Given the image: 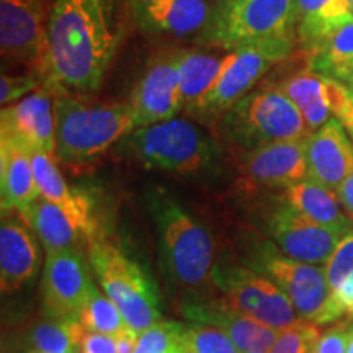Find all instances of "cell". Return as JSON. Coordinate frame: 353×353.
Returning <instances> with one entry per match:
<instances>
[{
  "label": "cell",
  "instance_id": "6da1fadb",
  "mask_svg": "<svg viewBox=\"0 0 353 353\" xmlns=\"http://www.w3.org/2000/svg\"><path fill=\"white\" fill-rule=\"evenodd\" d=\"M123 33V0H52L39 70L43 87L52 94L95 92Z\"/></svg>",
  "mask_w": 353,
  "mask_h": 353
},
{
  "label": "cell",
  "instance_id": "7a4b0ae2",
  "mask_svg": "<svg viewBox=\"0 0 353 353\" xmlns=\"http://www.w3.org/2000/svg\"><path fill=\"white\" fill-rule=\"evenodd\" d=\"M145 205L156 228L162 272L174 290L187 294L183 303L216 298L213 275L218 262L211 232L165 190H151Z\"/></svg>",
  "mask_w": 353,
  "mask_h": 353
},
{
  "label": "cell",
  "instance_id": "3957f363",
  "mask_svg": "<svg viewBox=\"0 0 353 353\" xmlns=\"http://www.w3.org/2000/svg\"><path fill=\"white\" fill-rule=\"evenodd\" d=\"M56 159L74 170L95 164L136 130L130 103H83L68 92H54Z\"/></svg>",
  "mask_w": 353,
  "mask_h": 353
},
{
  "label": "cell",
  "instance_id": "277c9868",
  "mask_svg": "<svg viewBox=\"0 0 353 353\" xmlns=\"http://www.w3.org/2000/svg\"><path fill=\"white\" fill-rule=\"evenodd\" d=\"M120 149L144 169L192 179L214 174L223 157L213 136L185 118L138 128Z\"/></svg>",
  "mask_w": 353,
  "mask_h": 353
},
{
  "label": "cell",
  "instance_id": "5b68a950",
  "mask_svg": "<svg viewBox=\"0 0 353 353\" xmlns=\"http://www.w3.org/2000/svg\"><path fill=\"white\" fill-rule=\"evenodd\" d=\"M219 132L236 157L311 134L296 105L278 85H263L241 99L219 118Z\"/></svg>",
  "mask_w": 353,
  "mask_h": 353
},
{
  "label": "cell",
  "instance_id": "8992f818",
  "mask_svg": "<svg viewBox=\"0 0 353 353\" xmlns=\"http://www.w3.org/2000/svg\"><path fill=\"white\" fill-rule=\"evenodd\" d=\"M87 257L100 288L117 304L131 329L141 334L162 321L157 286L136 260L108 237L92 242Z\"/></svg>",
  "mask_w": 353,
  "mask_h": 353
},
{
  "label": "cell",
  "instance_id": "52a82bcc",
  "mask_svg": "<svg viewBox=\"0 0 353 353\" xmlns=\"http://www.w3.org/2000/svg\"><path fill=\"white\" fill-rule=\"evenodd\" d=\"M200 41L205 46L236 50L262 41L296 43V0H236L219 6Z\"/></svg>",
  "mask_w": 353,
  "mask_h": 353
},
{
  "label": "cell",
  "instance_id": "ba28073f",
  "mask_svg": "<svg viewBox=\"0 0 353 353\" xmlns=\"http://www.w3.org/2000/svg\"><path fill=\"white\" fill-rule=\"evenodd\" d=\"M241 249L242 265L270 278L278 288L285 291L299 319L317 324L330 294L324 268L288 257L270 239L262 236L249 237Z\"/></svg>",
  "mask_w": 353,
  "mask_h": 353
},
{
  "label": "cell",
  "instance_id": "9c48e42d",
  "mask_svg": "<svg viewBox=\"0 0 353 353\" xmlns=\"http://www.w3.org/2000/svg\"><path fill=\"white\" fill-rule=\"evenodd\" d=\"M293 51V41H262L236 48L231 63L226 65L213 90L203 101L196 120L223 117L229 108L252 92L255 83L273 65L290 57Z\"/></svg>",
  "mask_w": 353,
  "mask_h": 353
},
{
  "label": "cell",
  "instance_id": "30bf717a",
  "mask_svg": "<svg viewBox=\"0 0 353 353\" xmlns=\"http://www.w3.org/2000/svg\"><path fill=\"white\" fill-rule=\"evenodd\" d=\"M259 224L265 237L285 255L312 265L327 262L342 237L347 236L306 218L288 205L281 195L273 196L270 203L265 205Z\"/></svg>",
  "mask_w": 353,
  "mask_h": 353
},
{
  "label": "cell",
  "instance_id": "8fae6325",
  "mask_svg": "<svg viewBox=\"0 0 353 353\" xmlns=\"http://www.w3.org/2000/svg\"><path fill=\"white\" fill-rule=\"evenodd\" d=\"M52 0H0V51L8 68L41 70Z\"/></svg>",
  "mask_w": 353,
  "mask_h": 353
},
{
  "label": "cell",
  "instance_id": "7c38bea8",
  "mask_svg": "<svg viewBox=\"0 0 353 353\" xmlns=\"http://www.w3.org/2000/svg\"><path fill=\"white\" fill-rule=\"evenodd\" d=\"M183 50H167L149 61L131 92L136 130L169 121L183 112L180 88V57Z\"/></svg>",
  "mask_w": 353,
  "mask_h": 353
},
{
  "label": "cell",
  "instance_id": "4fadbf2b",
  "mask_svg": "<svg viewBox=\"0 0 353 353\" xmlns=\"http://www.w3.org/2000/svg\"><path fill=\"white\" fill-rule=\"evenodd\" d=\"M296 105L309 131L314 132L329 120H339L353 139V92L345 83L303 69L278 83Z\"/></svg>",
  "mask_w": 353,
  "mask_h": 353
},
{
  "label": "cell",
  "instance_id": "5bb4252c",
  "mask_svg": "<svg viewBox=\"0 0 353 353\" xmlns=\"http://www.w3.org/2000/svg\"><path fill=\"white\" fill-rule=\"evenodd\" d=\"M95 290L83 252H48L41 280L44 316L50 319H79L82 307Z\"/></svg>",
  "mask_w": 353,
  "mask_h": 353
},
{
  "label": "cell",
  "instance_id": "9a60e30c",
  "mask_svg": "<svg viewBox=\"0 0 353 353\" xmlns=\"http://www.w3.org/2000/svg\"><path fill=\"white\" fill-rule=\"evenodd\" d=\"M144 32L174 38L201 39L213 23L219 3L210 0H128Z\"/></svg>",
  "mask_w": 353,
  "mask_h": 353
},
{
  "label": "cell",
  "instance_id": "2e32d148",
  "mask_svg": "<svg viewBox=\"0 0 353 353\" xmlns=\"http://www.w3.org/2000/svg\"><path fill=\"white\" fill-rule=\"evenodd\" d=\"M307 138L278 141L242 154L237 159L244 182L255 190H286L303 182L307 176Z\"/></svg>",
  "mask_w": 353,
  "mask_h": 353
},
{
  "label": "cell",
  "instance_id": "e0dca14e",
  "mask_svg": "<svg viewBox=\"0 0 353 353\" xmlns=\"http://www.w3.org/2000/svg\"><path fill=\"white\" fill-rule=\"evenodd\" d=\"M0 138H10L30 152H46L56 157V118L52 92L39 87L2 108Z\"/></svg>",
  "mask_w": 353,
  "mask_h": 353
},
{
  "label": "cell",
  "instance_id": "ac0fdd59",
  "mask_svg": "<svg viewBox=\"0 0 353 353\" xmlns=\"http://www.w3.org/2000/svg\"><path fill=\"white\" fill-rule=\"evenodd\" d=\"M32 164L41 196L54 203L57 208L68 214V218L82 232L88 245L97 239L107 237L99 223L92 196L85 190L69 187L61 170L57 169L54 156H50L46 152H32Z\"/></svg>",
  "mask_w": 353,
  "mask_h": 353
},
{
  "label": "cell",
  "instance_id": "d6986e66",
  "mask_svg": "<svg viewBox=\"0 0 353 353\" xmlns=\"http://www.w3.org/2000/svg\"><path fill=\"white\" fill-rule=\"evenodd\" d=\"M38 241L20 213L10 211L3 214L0 226V286L3 293H15L37 275Z\"/></svg>",
  "mask_w": 353,
  "mask_h": 353
},
{
  "label": "cell",
  "instance_id": "ffe728a7",
  "mask_svg": "<svg viewBox=\"0 0 353 353\" xmlns=\"http://www.w3.org/2000/svg\"><path fill=\"white\" fill-rule=\"evenodd\" d=\"M307 179L334 192L353 172V139L339 120L311 132L306 143Z\"/></svg>",
  "mask_w": 353,
  "mask_h": 353
},
{
  "label": "cell",
  "instance_id": "44dd1931",
  "mask_svg": "<svg viewBox=\"0 0 353 353\" xmlns=\"http://www.w3.org/2000/svg\"><path fill=\"white\" fill-rule=\"evenodd\" d=\"M182 316L190 322L213 325L224 330L232 339L241 353L268 352L275 342L278 330L263 325L254 317L242 314L226 306L216 296L198 303H183Z\"/></svg>",
  "mask_w": 353,
  "mask_h": 353
},
{
  "label": "cell",
  "instance_id": "7402d4cb",
  "mask_svg": "<svg viewBox=\"0 0 353 353\" xmlns=\"http://www.w3.org/2000/svg\"><path fill=\"white\" fill-rule=\"evenodd\" d=\"M0 192L2 214L21 213L41 196L34 179L32 152L17 141L0 138Z\"/></svg>",
  "mask_w": 353,
  "mask_h": 353
},
{
  "label": "cell",
  "instance_id": "603a6c76",
  "mask_svg": "<svg viewBox=\"0 0 353 353\" xmlns=\"http://www.w3.org/2000/svg\"><path fill=\"white\" fill-rule=\"evenodd\" d=\"M234 50L213 48L211 51L183 50L180 57V88L183 113L196 118L206 97L226 65L231 63Z\"/></svg>",
  "mask_w": 353,
  "mask_h": 353
},
{
  "label": "cell",
  "instance_id": "cb8c5ba5",
  "mask_svg": "<svg viewBox=\"0 0 353 353\" xmlns=\"http://www.w3.org/2000/svg\"><path fill=\"white\" fill-rule=\"evenodd\" d=\"M213 283L226 306L254 317L273 281L241 262H221L216 265Z\"/></svg>",
  "mask_w": 353,
  "mask_h": 353
},
{
  "label": "cell",
  "instance_id": "d4e9b609",
  "mask_svg": "<svg viewBox=\"0 0 353 353\" xmlns=\"http://www.w3.org/2000/svg\"><path fill=\"white\" fill-rule=\"evenodd\" d=\"M280 195L294 210H298L299 213L321 226L342 234L353 231V221L343 211L337 192L307 179V176L303 182L283 190Z\"/></svg>",
  "mask_w": 353,
  "mask_h": 353
},
{
  "label": "cell",
  "instance_id": "484cf974",
  "mask_svg": "<svg viewBox=\"0 0 353 353\" xmlns=\"http://www.w3.org/2000/svg\"><path fill=\"white\" fill-rule=\"evenodd\" d=\"M350 21V0H296V39L304 54Z\"/></svg>",
  "mask_w": 353,
  "mask_h": 353
},
{
  "label": "cell",
  "instance_id": "4316f807",
  "mask_svg": "<svg viewBox=\"0 0 353 353\" xmlns=\"http://www.w3.org/2000/svg\"><path fill=\"white\" fill-rule=\"evenodd\" d=\"M21 218L32 226L39 242L46 247L48 252L57 250H81L87 252V241L76 224L68 218L63 210L57 208L54 203L39 196L25 211Z\"/></svg>",
  "mask_w": 353,
  "mask_h": 353
},
{
  "label": "cell",
  "instance_id": "83f0119b",
  "mask_svg": "<svg viewBox=\"0 0 353 353\" xmlns=\"http://www.w3.org/2000/svg\"><path fill=\"white\" fill-rule=\"evenodd\" d=\"M307 69L348 83L353 79V21L335 30L306 54Z\"/></svg>",
  "mask_w": 353,
  "mask_h": 353
},
{
  "label": "cell",
  "instance_id": "f1b7e54d",
  "mask_svg": "<svg viewBox=\"0 0 353 353\" xmlns=\"http://www.w3.org/2000/svg\"><path fill=\"white\" fill-rule=\"evenodd\" d=\"M87 330L79 319H50L39 322L28 334V350L39 353H72L81 350Z\"/></svg>",
  "mask_w": 353,
  "mask_h": 353
},
{
  "label": "cell",
  "instance_id": "f546056e",
  "mask_svg": "<svg viewBox=\"0 0 353 353\" xmlns=\"http://www.w3.org/2000/svg\"><path fill=\"white\" fill-rule=\"evenodd\" d=\"M79 322L88 332L110 335V337L118 335L128 325L117 304L99 288L92 293L85 306L82 307Z\"/></svg>",
  "mask_w": 353,
  "mask_h": 353
},
{
  "label": "cell",
  "instance_id": "4dcf8cb0",
  "mask_svg": "<svg viewBox=\"0 0 353 353\" xmlns=\"http://www.w3.org/2000/svg\"><path fill=\"white\" fill-rule=\"evenodd\" d=\"M183 330V322L159 321L139 334L134 353H188Z\"/></svg>",
  "mask_w": 353,
  "mask_h": 353
},
{
  "label": "cell",
  "instance_id": "1f68e13d",
  "mask_svg": "<svg viewBox=\"0 0 353 353\" xmlns=\"http://www.w3.org/2000/svg\"><path fill=\"white\" fill-rule=\"evenodd\" d=\"M254 319L262 322L263 325H268V327L281 330L296 324L299 316L288 294L278 288L275 283H272L263 301L260 303L257 312L254 314Z\"/></svg>",
  "mask_w": 353,
  "mask_h": 353
},
{
  "label": "cell",
  "instance_id": "d6a6232c",
  "mask_svg": "<svg viewBox=\"0 0 353 353\" xmlns=\"http://www.w3.org/2000/svg\"><path fill=\"white\" fill-rule=\"evenodd\" d=\"M183 337L188 353H241L232 339L213 325L185 324Z\"/></svg>",
  "mask_w": 353,
  "mask_h": 353
},
{
  "label": "cell",
  "instance_id": "836d02e7",
  "mask_svg": "<svg viewBox=\"0 0 353 353\" xmlns=\"http://www.w3.org/2000/svg\"><path fill=\"white\" fill-rule=\"evenodd\" d=\"M319 335V325L299 319L296 324L278 330L275 342L268 353H311Z\"/></svg>",
  "mask_w": 353,
  "mask_h": 353
},
{
  "label": "cell",
  "instance_id": "e575fe53",
  "mask_svg": "<svg viewBox=\"0 0 353 353\" xmlns=\"http://www.w3.org/2000/svg\"><path fill=\"white\" fill-rule=\"evenodd\" d=\"M329 290L334 291L353 273V231L343 236L324 267Z\"/></svg>",
  "mask_w": 353,
  "mask_h": 353
},
{
  "label": "cell",
  "instance_id": "d590c367",
  "mask_svg": "<svg viewBox=\"0 0 353 353\" xmlns=\"http://www.w3.org/2000/svg\"><path fill=\"white\" fill-rule=\"evenodd\" d=\"M43 85V77L38 70H30L25 74H6L0 77V103L2 107L15 103L23 97L33 94L34 88Z\"/></svg>",
  "mask_w": 353,
  "mask_h": 353
},
{
  "label": "cell",
  "instance_id": "8d00e7d4",
  "mask_svg": "<svg viewBox=\"0 0 353 353\" xmlns=\"http://www.w3.org/2000/svg\"><path fill=\"white\" fill-rule=\"evenodd\" d=\"M350 337V321H339L321 332L311 353H347Z\"/></svg>",
  "mask_w": 353,
  "mask_h": 353
},
{
  "label": "cell",
  "instance_id": "74e56055",
  "mask_svg": "<svg viewBox=\"0 0 353 353\" xmlns=\"http://www.w3.org/2000/svg\"><path fill=\"white\" fill-rule=\"evenodd\" d=\"M81 353H118L114 337L103 334L87 332L81 341Z\"/></svg>",
  "mask_w": 353,
  "mask_h": 353
},
{
  "label": "cell",
  "instance_id": "f35d334b",
  "mask_svg": "<svg viewBox=\"0 0 353 353\" xmlns=\"http://www.w3.org/2000/svg\"><path fill=\"white\" fill-rule=\"evenodd\" d=\"M138 341H139V332L138 330L131 329L130 325H126L120 334L114 335V342H117L118 353H134Z\"/></svg>",
  "mask_w": 353,
  "mask_h": 353
},
{
  "label": "cell",
  "instance_id": "ab89813d",
  "mask_svg": "<svg viewBox=\"0 0 353 353\" xmlns=\"http://www.w3.org/2000/svg\"><path fill=\"white\" fill-rule=\"evenodd\" d=\"M337 196L342 203L343 211L353 221V172L343 180L341 187L337 188Z\"/></svg>",
  "mask_w": 353,
  "mask_h": 353
},
{
  "label": "cell",
  "instance_id": "60d3db41",
  "mask_svg": "<svg viewBox=\"0 0 353 353\" xmlns=\"http://www.w3.org/2000/svg\"><path fill=\"white\" fill-rule=\"evenodd\" d=\"M347 353H353V324H350V337H348Z\"/></svg>",
  "mask_w": 353,
  "mask_h": 353
},
{
  "label": "cell",
  "instance_id": "b9f144b4",
  "mask_svg": "<svg viewBox=\"0 0 353 353\" xmlns=\"http://www.w3.org/2000/svg\"><path fill=\"white\" fill-rule=\"evenodd\" d=\"M214 2H218L219 6H224V3H231V2H236V0H214Z\"/></svg>",
  "mask_w": 353,
  "mask_h": 353
},
{
  "label": "cell",
  "instance_id": "7bdbcfd3",
  "mask_svg": "<svg viewBox=\"0 0 353 353\" xmlns=\"http://www.w3.org/2000/svg\"><path fill=\"white\" fill-rule=\"evenodd\" d=\"M348 87H350V90L353 92V79H352V81H350V82H348Z\"/></svg>",
  "mask_w": 353,
  "mask_h": 353
},
{
  "label": "cell",
  "instance_id": "ee69618b",
  "mask_svg": "<svg viewBox=\"0 0 353 353\" xmlns=\"http://www.w3.org/2000/svg\"><path fill=\"white\" fill-rule=\"evenodd\" d=\"M245 353H268V352H245Z\"/></svg>",
  "mask_w": 353,
  "mask_h": 353
},
{
  "label": "cell",
  "instance_id": "f6af8a7d",
  "mask_svg": "<svg viewBox=\"0 0 353 353\" xmlns=\"http://www.w3.org/2000/svg\"><path fill=\"white\" fill-rule=\"evenodd\" d=\"M350 2H352V6H353V0H350Z\"/></svg>",
  "mask_w": 353,
  "mask_h": 353
},
{
  "label": "cell",
  "instance_id": "bcb514c9",
  "mask_svg": "<svg viewBox=\"0 0 353 353\" xmlns=\"http://www.w3.org/2000/svg\"><path fill=\"white\" fill-rule=\"evenodd\" d=\"M352 275H353V273H352Z\"/></svg>",
  "mask_w": 353,
  "mask_h": 353
}]
</instances>
